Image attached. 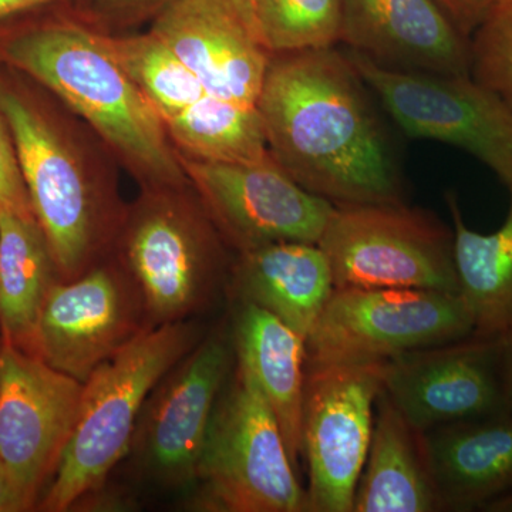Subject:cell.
Here are the masks:
<instances>
[{
  "label": "cell",
  "instance_id": "9a60e30c",
  "mask_svg": "<svg viewBox=\"0 0 512 512\" xmlns=\"http://www.w3.org/2000/svg\"><path fill=\"white\" fill-rule=\"evenodd\" d=\"M383 393L416 429L508 412L500 338H470L414 350L384 363Z\"/></svg>",
  "mask_w": 512,
  "mask_h": 512
},
{
  "label": "cell",
  "instance_id": "4fadbf2b",
  "mask_svg": "<svg viewBox=\"0 0 512 512\" xmlns=\"http://www.w3.org/2000/svg\"><path fill=\"white\" fill-rule=\"evenodd\" d=\"M235 362L231 328L214 330L202 336L154 387L131 450L158 484L170 488L195 484L212 414Z\"/></svg>",
  "mask_w": 512,
  "mask_h": 512
},
{
  "label": "cell",
  "instance_id": "8992f818",
  "mask_svg": "<svg viewBox=\"0 0 512 512\" xmlns=\"http://www.w3.org/2000/svg\"><path fill=\"white\" fill-rule=\"evenodd\" d=\"M295 470L274 412L235 362L198 463V504L218 512H308Z\"/></svg>",
  "mask_w": 512,
  "mask_h": 512
},
{
  "label": "cell",
  "instance_id": "6da1fadb",
  "mask_svg": "<svg viewBox=\"0 0 512 512\" xmlns=\"http://www.w3.org/2000/svg\"><path fill=\"white\" fill-rule=\"evenodd\" d=\"M377 100L340 46L274 53L256 101L269 154L333 205L403 204L406 185Z\"/></svg>",
  "mask_w": 512,
  "mask_h": 512
},
{
  "label": "cell",
  "instance_id": "2e32d148",
  "mask_svg": "<svg viewBox=\"0 0 512 512\" xmlns=\"http://www.w3.org/2000/svg\"><path fill=\"white\" fill-rule=\"evenodd\" d=\"M148 32L191 70L208 92L255 109L274 53L238 0H177Z\"/></svg>",
  "mask_w": 512,
  "mask_h": 512
},
{
  "label": "cell",
  "instance_id": "ba28073f",
  "mask_svg": "<svg viewBox=\"0 0 512 512\" xmlns=\"http://www.w3.org/2000/svg\"><path fill=\"white\" fill-rule=\"evenodd\" d=\"M473 333L460 293L339 288L306 338V367L386 363Z\"/></svg>",
  "mask_w": 512,
  "mask_h": 512
},
{
  "label": "cell",
  "instance_id": "5bb4252c",
  "mask_svg": "<svg viewBox=\"0 0 512 512\" xmlns=\"http://www.w3.org/2000/svg\"><path fill=\"white\" fill-rule=\"evenodd\" d=\"M83 383L0 336V458L35 510L76 426Z\"/></svg>",
  "mask_w": 512,
  "mask_h": 512
},
{
  "label": "cell",
  "instance_id": "83f0119b",
  "mask_svg": "<svg viewBox=\"0 0 512 512\" xmlns=\"http://www.w3.org/2000/svg\"><path fill=\"white\" fill-rule=\"evenodd\" d=\"M177 0H89L82 18L107 35H123L151 23Z\"/></svg>",
  "mask_w": 512,
  "mask_h": 512
},
{
  "label": "cell",
  "instance_id": "f546056e",
  "mask_svg": "<svg viewBox=\"0 0 512 512\" xmlns=\"http://www.w3.org/2000/svg\"><path fill=\"white\" fill-rule=\"evenodd\" d=\"M62 12H77L76 0H0V30Z\"/></svg>",
  "mask_w": 512,
  "mask_h": 512
},
{
  "label": "cell",
  "instance_id": "9c48e42d",
  "mask_svg": "<svg viewBox=\"0 0 512 512\" xmlns=\"http://www.w3.org/2000/svg\"><path fill=\"white\" fill-rule=\"evenodd\" d=\"M404 136L461 148L512 184V106L471 74L387 69L345 50Z\"/></svg>",
  "mask_w": 512,
  "mask_h": 512
},
{
  "label": "cell",
  "instance_id": "cb8c5ba5",
  "mask_svg": "<svg viewBox=\"0 0 512 512\" xmlns=\"http://www.w3.org/2000/svg\"><path fill=\"white\" fill-rule=\"evenodd\" d=\"M178 153L214 163H258L271 157L256 109L210 93L165 123Z\"/></svg>",
  "mask_w": 512,
  "mask_h": 512
},
{
  "label": "cell",
  "instance_id": "ac0fdd59",
  "mask_svg": "<svg viewBox=\"0 0 512 512\" xmlns=\"http://www.w3.org/2000/svg\"><path fill=\"white\" fill-rule=\"evenodd\" d=\"M441 511H484L512 491V413L424 433Z\"/></svg>",
  "mask_w": 512,
  "mask_h": 512
},
{
  "label": "cell",
  "instance_id": "4dcf8cb0",
  "mask_svg": "<svg viewBox=\"0 0 512 512\" xmlns=\"http://www.w3.org/2000/svg\"><path fill=\"white\" fill-rule=\"evenodd\" d=\"M458 29L470 37L497 0H437Z\"/></svg>",
  "mask_w": 512,
  "mask_h": 512
},
{
  "label": "cell",
  "instance_id": "603a6c76",
  "mask_svg": "<svg viewBox=\"0 0 512 512\" xmlns=\"http://www.w3.org/2000/svg\"><path fill=\"white\" fill-rule=\"evenodd\" d=\"M59 279L36 218L0 211V336L28 352L40 309Z\"/></svg>",
  "mask_w": 512,
  "mask_h": 512
},
{
  "label": "cell",
  "instance_id": "30bf717a",
  "mask_svg": "<svg viewBox=\"0 0 512 512\" xmlns=\"http://www.w3.org/2000/svg\"><path fill=\"white\" fill-rule=\"evenodd\" d=\"M384 363L306 367L302 456L308 512H353L365 467Z\"/></svg>",
  "mask_w": 512,
  "mask_h": 512
},
{
  "label": "cell",
  "instance_id": "8fae6325",
  "mask_svg": "<svg viewBox=\"0 0 512 512\" xmlns=\"http://www.w3.org/2000/svg\"><path fill=\"white\" fill-rule=\"evenodd\" d=\"M150 328L143 298L111 254L47 293L28 353L79 382Z\"/></svg>",
  "mask_w": 512,
  "mask_h": 512
},
{
  "label": "cell",
  "instance_id": "7c38bea8",
  "mask_svg": "<svg viewBox=\"0 0 512 512\" xmlns=\"http://www.w3.org/2000/svg\"><path fill=\"white\" fill-rule=\"evenodd\" d=\"M180 160L235 254L279 242L318 244L335 211L332 202L301 187L272 156L248 164L214 163L183 154Z\"/></svg>",
  "mask_w": 512,
  "mask_h": 512
},
{
  "label": "cell",
  "instance_id": "484cf974",
  "mask_svg": "<svg viewBox=\"0 0 512 512\" xmlns=\"http://www.w3.org/2000/svg\"><path fill=\"white\" fill-rule=\"evenodd\" d=\"M342 0H262L258 30L269 52L339 46Z\"/></svg>",
  "mask_w": 512,
  "mask_h": 512
},
{
  "label": "cell",
  "instance_id": "e575fe53",
  "mask_svg": "<svg viewBox=\"0 0 512 512\" xmlns=\"http://www.w3.org/2000/svg\"><path fill=\"white\" fill-rule=\"evenodd\" d=\"M87 5H89V0H77V12H79V15H83Z\"/></svg>",
  "mask_w": 512,
  "mask_h": 512
},
{
  "label": "cell",
  "instance_id": "3957f363",
  "mask_svg": "<svg viewBox=\"0 0 512 512\" xmlns=\"http://www.w3.org/2000/svg\"><path fill=\"white\" fill-rule=\"evenodd\" d=\"M0 63L62 101L141 188L190 184L163 120L124 69L110 35L79 13H52L0 30Z\"/></svg>",
  "mask_w": 512,
  "mask_h": 512
},
{
  "label": "cell",
  "instance_id": "d4e9b609",
  "mask_svg": "<svg viewBox=\"0 0 512 512\" xmlns=\"http://www.w3.org/2000/svg\"><path fill=\"white\" fill-rule=\"evenodd\" d=\"M110 37L124 69L146 94L164 126L210 94L201 80L153 33Z\"/></svg>",
  "mask_w": 512,
  "mask_h": 512
},
{
  "label": "cell",
  "instance_id": "ffe728a7",
  "mask_svg": "<svg viewBox=\"0 0 512 512\" xmlns=\"http://www.w3.org/2000/svg\"><path fill=\"white\" fill-rule=\"evenodd\" d=\"M237 365L254 377L274 412L293 466L302 457L306 339L272 313L235 302L231 325Z\"/></svg>",
  "mask_w": 512,
  "mask_h": 512
},
{
  "label": "cell",
  "instance_id": "4316f807",
  "mask_svg": "<svg viewBox=\"0 0 512 512\" xmlns=\"http://www.w3.org/2000/svg\"><path fill=\"white\" fill-rule=\"evenodd\" d=\"M471 76L512 106V0H497L471 35Z\"/></svg>",
  "mask_w": 512,
  "mask_h": 512
},
{
  "label": "cell",
  "instance_id": "d6a6232c",
  "mask_svg": "<svg viewBox=\"0 0 512 512\" xmlns=\"http://www.w3.org/2000/svg\"><path fill=\"white\" fill-rule=\"evenodd\" d=\"M500 360L505 403L508 412L512 413V330L500 336Z\"/></svg>",
  "mask_w": 512,
  "mask_h": 512
},
{
  "label": "cell",
  "instance_id": "e0dca14e",
  "mask_svg": "<svg viewBox=\"0 0 512 512\" xmlns=\"http://www.w3.org/2000/svg\"><path fill=\"white\" fill-rule=\"evenodd\" d=\"M342 45L387 69L471 74V39L437 0H342Z\"/></svg>",
  "mask_w": 512,
  "mask_h": 512
},
{
  "label": "cell",
  "instance_id": "7a4b0ae2",
  "mask_svg": "<svg viewBox=\"0 0 512 512\" xmlns=\"http://www.w3.org/2000/svg\"><path fill=\"white\" fill-rule=\"evenodd\" d=\"M0 114L57 274L77 278L116 247L128 207L117 183L119 161L62 101L3 63Z\"/></svg>",
  "mask_w": 512,
  "mask_h": 512
},
{
  "label": "cell",
  "instance_id": "1f68e13d",
  "mask_svg": "<svg viewBox=\"0 0 512 512\" xmlns=\"http://www.w3.org/2000/svg\"><path fill=\"white\" fill-rule=\"evenodd\" d=\"M30 505L25 495L5 461L0 458V512H25L30 511Z\"/></svg>",
  "mask_w": 512,
  "mask_h": 512
},
{
  "label": "cell",
  "instance_id": "52a82bcc",
  "mask_svg": "<svg viewBox=\"0 0 512 512\" xmlns=\"http://www.w3.org/2000/svg\"><path fill=\"white\" fill-rule=\"evenodd\" d=\"M318 245L339 288L458 292L454 232L403 204L335 205Z\"/></svg>",
  "mask_w": 512,
  "mask_h": 512
},
{
  "label": "cell",
  "instance_id": "7402d4cb",
  "mask_svg": "<svg viewBox=\"0 0 512 512\" xmlns=\"http://www.w3.org/2000/svg\"><path fill=\"white\" fill-rule=\"evenodd\" d=\"M510 210L491 234L473 231L461 214L456 192H447L453 221L458 292L474 320V336L500 338L512 330V184Z\"/></svg>",
  "mask_w": 512,
  "mask_h": 512
},
{
  "label": "cell",
  "instance_id": "836d02e7",
  "mask_svg": "<svg viewBox=\"0 0 512 512\" xmlns=\"http://www.w3.org/2000/svg\"><path fill=\"white\" fill-rule=\"evenodd\" d=\"M238 3L244 9V12L247 13L248 18L252 20L256 29H258V22L256 20H258V12L259 8H261L262 0H238Z\"/></svg>",
  "mask_w": 512,
  "mask_h": 512
},
{
  "label": "cell",
  "instance_id": "f1b7e54d",
  "mask_svg": "<svg viewBox=\"0 0 512 512\" xmlns=\"http://www.w3.org/2000/svg\"><path fill=\"white\" fill-rule=\"evenodd\" d=\"M0 211L35 217L22 173H20L12 136L2 114H0Z\"/></svg>",
  "mask_w": 512,
  "mask_h": 512
},
{
  "label": "cell",
  "instance_id": "5b68a950",
  "mask_svg": "<svg viewBox=\"0 0 512 512\" xmlns=\"http://www.w3.org/2000/svg\"><path fill=\"white\" fill-rule=\"evenodd\" d=\"M228 245L191 184L141 188L113 254L143 298L150 326L204 311L228 288Z\"/></svg>",
  "mask_w": 512,
  "mask_h": 512
},
{
  "label": "cell",
  "instance_id": "44dd1931",
  "mask_svg": "<svg viewBox=\"0 0 512 512\" xmlns=\"http://www.w3.org/2000/svg\"><path fill=\"white\" fill-rule=\"evenodd\" d=\"M437 511H441L439 495L424 433L407 421L382 390L353 512Z\"/></svg>",
  "mask_w": 512,
  "mask_h": 512
},
{
  "label": "cell",
  "instance_id": "d6986e66",
  "mask_svg": "<svg viewBox=\"0 0 512 512\" xmlns=\"http://www.w3.org/2000/svg\"><path fill=\"white\" fill-rule=\"evenodd\" d=\"M227 289L235 302L272 313L306 339L335 284L318 244L279 242L235 254Z\"/></svg>",
  "mask_w": 512,
  "mask_h": 512
},
{
  "label": "cell",
  "instance_id": "277c9868",
  "mask_svg": "<svg viewBox=\"0 0 512 512\" xmlns=\"http://www.w3.org/2000/svg\"><path fill=\"white\" fill-rule=\"evenodd\" d=\"M202 339L190 319L144 329L83 383L76 426L40 511H69L106 483L131 450L144 404L165 373Z\"/></svg>",
  "mask_w": 512,
  "mask_h": 512
}]
</instances>
